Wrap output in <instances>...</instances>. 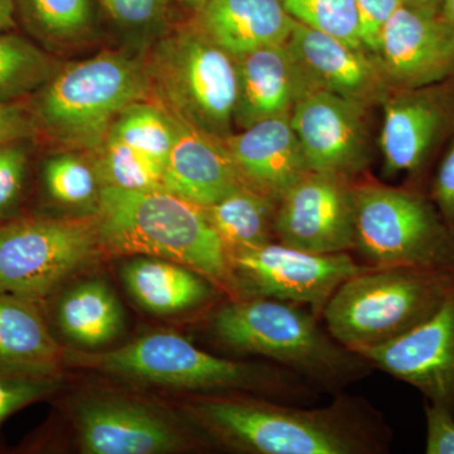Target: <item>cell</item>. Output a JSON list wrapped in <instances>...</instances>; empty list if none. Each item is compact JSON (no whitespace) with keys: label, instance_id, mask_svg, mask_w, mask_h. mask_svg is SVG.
<instances>
[{"label":"cell","instance_id":"23","mask_svg":"<svg viewBox=\"0 0 454 454\" xmlns=\"http://www.w3.org/2000/svg\"><path fill=\"white\" fill-rule=\"evenodd\" d=\"M65 354L38 303L0 294V369L59 373Z\"/></svg>","mask_w":454,"mask_h":454},{"label":"cell","instance_id":"7","mask_svg":"<svg viewBox=\"0 0 454 454\" xmlns=\"http://www.w3.org/2000/svg\"><path fill=\"white\" fill-rule=\"evenodd\" d=\"M453 282L454 270L369 267L340 284L322 321L340 345L363 355L423 324Z\"/></svg>","mask_w":454,"mask_h":454},{"label":"cell","instance_id":"38","mask_svg":"<svg viewBox=\"0 0 454 454\" xmlns=\"http://www.w3.org/2000/svg\"><path fill=\"white\" fill-rule=\"evenodd\" d=\"M428 196L454 234V139L433 176Z\"/></svg>","mask_w":454,"mask_h":454},{"label":"cell","instance_id":"27","mask_svg":"<svg viewBox=\"0 0 454 454\" xmlns=\"http://www.w3.org/2000/svg\"><path fill=\"white\" fill-rule=\"evenodd\" d=\"M42 179L47 195L57 205L97 214L104 186L91 154L73 149L57 152L44 160Z\"/></svg>","mask_w":454,"mask_h":454},{"label":"cell","instance_id":"18","mask_svg":"<svg viewBox=\"0 0 454 454\" xmlns=\"http://www.w3.org/2000/svg\"><path fill=\"white\" fill-rule=\"evenodd\" d=\"M223 143L244 184L277 201L310 170L291 115L256 122Z\"/></svg>","mask_w":454,"mask_h":454},{"label":"cell","instance_id":"24","mask_svg":"<svg viewBox=\"0 0 454 454\" xmlns=\"http://www.w3.org/2000/svg\"><path fill=\"white\" fill-rule=\"evenodd\" d=\"M62 333L77 345L98 348L124 330V309L104 280H89L66 293L57 309Z\"/></svg>","mask_w":454,"mask_h":454},{"label":"cell","instance_id":"15","mask_svg":"<svg viewBox=\"0 0 454 454\" xmlns=\"http://www.w3.org/2000/svg\"><path fill=\"white\" fill-rule=\"evenodd\" d=\"M373 369L454 413V282L438 309L393 342L361 355Z\"/></svg>","mask_w":454,"mask_h":454},{"label":"cell","instance_id":"10","mask_svg":"<svg viewBox=\"0 0 454 454\" xmlns=\"http://www.w3.org/2000/svg\"><path fill=\"white\" fill-rule=\"evenodd\" d=\"M229 260L239 297L291 301L321 321L340 284L369 268L349 253H309L278 241L229 253Z\"/></svg>","mask_w":454,"mask_h":454},{"label":"cell","instance_id":"36","mask_svg":"<svg viewBox=\"0 0 454 454\" xmlns=\"http://www.w3.org/2000/svg\"><path fill=\"white\" fill-rule=\"evenodd\" d=\"M426 453L454 454V413L446 406L424 400Z\"/></svg>","mask_w":454,"mask_h":454},{"label":"cell","instance_id":"37","mask_svg":"<svg viewBox=\"0 0 454 454\" xmlns=\"http://www.w3.org/2000/svg\"><path fill=\"white\" fill-rule=\"evenodd\" d=\"M40 136L28 98L0 104V145Z\"/></svg>","mask_w":454,"mask_h":454},{"label":"cell","instance_id":"35","mask_svg":"<svg viewBox=\"0 0 454 454\" xmlns=\"http://www.w3.org/2000/svg\"><path fill=\"white\" fill-rule=\"evenodd\" d=\"M402 5V0H356L358 35L367 51L378 55L382 29Z\"/></svg>","mask_w":454,"mask_h":454},{"label":"cell","instance_id":"32","mask_svg":"<svg viewBox=\"0 0 454 454\" xmlns=\"http://www.w3.org/2000/svg\"><path fill=\"white\" fill-rule=\"evenodd\" d=\"M101 5L121 31L148 49L168 31L172 0H100Z\"/></svg>","mask_w":454,"mask_h":454},{"label":"cell","instance_id":"41","mask_svg":"<svg viewBox=\"0 0 454 454\" xmlns=\"http://www.w3.org/2000/svg\"><path fill=\"white\" fill-rule=\"evenodd\" d=\"M175 2H177L178 4L184 5V8L190 9V11L199 13V12L205 7V4L208 0H175Z\"/></svg>","mask_w":454,"mask_h":454},{"label":"cell","instance_id":"33","mask_svg":"<svg viewBox=\"0 0 454 454\" xmlns=\"http://www.w3.org/2000/svg\"><path fill=\"white\" fill-rule=\"evenodd\" d=\"M59 373L0 369V424L59 389Z\"/></svg>","mask_w":454,"mask_h":454},{"label":"cell","instance_id":"25","mask_svg":"<svg viewBox=\"0 0 454 454\" xmlns=\"http://www.w3.org/2000/svg\"><path fill=\"white\" fill-rule=\"evenodd\" d=\"M278 201L244 186L203 207L227 254L276 241Z\"/></svg>","mask_w":454,"mask_h":454},{"label":"cell","instance_id":"14","mask_svg":"<svg viewBox=\"0 0 454 454\" xmlns=\"http://www.w3.org/2000/svg\"><path fill=\"white\" fill-rule=\"evenodd\" d=\"M367 106L315 89L295 104L293 129L313 172L354 179L369 162Z\"/></svg>","mask_w":454,"mask_h":454},{"label":"cell","instance_id":"19","mask_svg":"<svg viewBox=\"0 0 454 454\" xmlns=\"http://www.w3.org/2000/svg\"><path fill=\"white\" fill-rule=\"evenodd\" d=\"M236 64L234 125L240 129L265 119L291 115L295 104L317 89L286 43L253 51L236 59Z\"/></svg>","mask_w":454,"mask_h":454},{"label":"cell","instance_id":"22","mask_svg":"<svg viewBox=\"0 0 454 454\" xmlns=\"http://www.w3.org/2000/svg\"><path fill=\"white\" fill-rule=\"evenodd\" d=\"M121 279L133 300L154 315H177L207 304L217 286L199 271L170 260L133 256Z\"/></svg>","mask_w":454,"mask_h":454},{"label":"cell","instance_id":"6","mask_svg":"<svg viewBox=\"0 0 454 454\" xmlns=\"http://www.w3.org/2000/svg\"><path fill=\"white\" fill-rule=\"evenodd\" d=\"M142 59L152 101L175 121L221 142L234 133L236 59L196 20L169 28Z\"/></svg>","mask_w":454,"mask_h":454},{"label":"cell","instance_id":"31","mask_svg":"<svg viewBox=\"0 0 454 454\" xmlns=\"http://www.w3.org/2000/svg\"><path fill=\"white\" fill-rule=\"evenodd\" d=\"M295 22L364 47L358 35L356 0H282Z\"/></svg>","mask_w":454,"mask_h":454},{"label":"cell","instance_id":"16","mask_svg":"<svg viewBox=\"0 0 454 454\" xmlns=\"http://www.w3.org/2000/svg\"><path fill=\"white\" fill-rule=\"evenodd\" d=\"M391 89H417L454 74V26L441 12L403 4L387 20L378 55Z\"/></svg>","mask_w":454,"mask_h":454},{"label":"cell","instance_id":"1","mask_svg":"<svg viewBox=\"0 0 454 454\" xmlns=\"http://www.w3.org/2000/svg\"><path fill=\"white\" fill-rule=\"evenodd\" d=\"M187 414L206 438L244 453L387 454L394 441L382 411L345 391L319 408L260 395H202Z\"/></svg>","mask_w":454,"mask_h":454},{"label":"cell","instance_id":"28","mask_svg":"<svg viewBox=\"0 0 454 454\" xmlns=\"http://www.w3.org/2000/svg\"><path fill=\"white\" fill-rule=\"evenodd\" d=\"M55 57L35 42L13 32L0 35V104L27 100L57 68Z\"/></svg>","mask_w":454,"mask_h":454},{"label":"cell","instance_id":"26","mask_svg":"<svg viewBox=\"0 0 454 454\" xmlns=\"http://www.w3.org/2000/svg\"><path fill=\"white\" fill-rule=\"evenodd\" d=\"M14 4L17 20L47 51L73 49L91 35L92 0H14Z\"/></svg>","mask_w":454,"mask_h":454},{"label":"cell","instance_id":"5","mask_svg":"<svg viewBox=\"0 0 454 454\" xmlns=\"http://www.w3.org/2000/svg\"><path fill=\"white\" fill-rule=\"evenodd\" d=\"M28 101L40 136L94 153L118 116L152 94L142 56L106 51L59 65Z\"/></svg>","mask_w":454,"mask_h":454},{"label":"cell","instance_id":"21","mask_svg":"<svg viewBox=\"0 0 454 454\" xmlns=\"http://www.w3.org/2000/svg\"><path fill=\"white\" fill-rule=\"evenodd\" d=\"M196 22L235 59L286 43L295 25L282 0H208Z\"/></svg>","mask_w":454,"mask_h":454},{"label":"cell","instance_id":"42","mask_svg":"<svg viewBox=\"0 0 454 454\" xmlns=\"http://www.w3.org/2000/svg\"><path fill=\"white\" fill-rule=\"evenodd\" d=\"M442 13H443L444 17L454 26V0H443Z\"/></svg>","mask_w":454,"mask_h":454},{"label":"cell","instance_id":"34","mask_svg":"<svg viewBox=\"0 0 454 454\" xmlns=\"http://www.w3.org/2000/svg\"><path fill=\"white\" fill-rule=\"evenodd\" d=\"M29 140L0 145V216L16 207L26 186Z\"/></svg>","mask_w":454,"mask_h":454},{"label":"cell","instance_id":"3","mask_svg":"<svg viewBox=\"0 0 454 454\" xmlns=\"http://www.w3.org/2000/svg\"><path fill=\"white\" fill-rule=\"evenodd\" d=\"M319 321L307 307L291 301L239 297L215 313L211 331L225 348L267 358L334 395L364 380L373 367Z\"/></svg>","mask_w":454,"mask_h":454},{"label":"cell","instance_id":"30","mask_svg":"<svg viewBox=\"0 0 454 454\" xmlns=\"http://www.w3.org/2000/svg\"><path fill=\"white\" fill-rule=\"evenodd\" d=\"M90 154L94 158L104 187L129 191L166 190L162 164L121 140L107 136L100 148Z\"/></svg>","mask_w":454,"mask_h":454},{"label":"cell","instance_id":"39","mask_svg":"<svg viewBox=\"0 0 454 454\" xmlns=\"http://www.w3.org/2000/svg\"><path fill=\"white\" fill-rule=\"evenodd\" d=\"M17 26L14 0H0V35L13 31Z\"/></svg>","mask_w":454,"mask_h":454},{"label":"cell","instance_id":"9","mask_svg":"<svg viewBox=\"0 0 454 454\" xmlns=\"http://www.w3.org/2000/svg\"><path fill=\"white\" fill-rule=\"evenodd\" d=\"M103 253L95 215L2 223L0 294L40 303Z\"/></svg>","mask_w":454,"mask_h":454},{"label":"cell","instance_id":"40","mask_svg":"<svg viewBox=\"0 0 454 454\" xmlns=\"http://www.w3.org/2000/svg\"><path fill=\"white\" fill-rule=\"evenodd\" d=\"M403 4L411 8L426 9V11L441 12L443 0H402Z\"/></svg>","mask_w":454,"mask_h":454},{"label":"cell","instance_id":"8","mask_svg":"<svg viewBox=\"0 0 454 454\" xmlns=\"http://www.w3.org/2000/svg\"><path fill=\"white\" fill-rule=\"evenodd\" d=\"M355 249L372 268L454 270V234L422 188L355 182Z\"/></svg>","mask_w":454,"mask_h":454},{"label":"cell","instance_id":"4","mask_svg":"<svg viewBox=\"0 0 454 454\" xmlns=\"http://www.w3.org/2000/svg\"><path fill=\"white\" fill-rule=\"evenodd\" d=\"M65 360L131 380L202 395L250 393L310 404L321 391L297 373L265 363L215 356L175 333H153L113 351L66 352Z\"/></svg>","mask_w":454,"mask_h":454},{"label":"cell","instance_id":"13","mask_svg":"<svg viewBox=\"0 0 454 454\" xmlns=\"http://www.w3.org/2000/svg\"><path fill=\"white\" fill-rule=\"evenodd\" d=\"M82 452L162 454L207 446L205 435L182 428L151 406L121 397H98L76 411Z\"/></svg>","mask_w":454,"mask_h":454},{"label":"cell","instance_id":"17","mask_svg":"<svg viewBox=\"0 0 454 454\" xmlns=\"http://www.w3.org/2000/svg\"><path fill=\"white\" fill-rule=\"evenodd\" d=\"M286 47L317 89L367 107L384 103L394 90L380 59L365 47L352 46L300 22H295Z\"/></svg>","mask_w":454,"mask_h":454},{"label":"cell","instance_id":"11","mask_svg":"<svg viewBox=\"0 0 454 454\" xmlns=\"http://www.w3.org/2000/svg\"><path fill=\"white\" fill-rule=\"evenodd\" d=\"M382 106L385 173H406L417 181L439 146L454 136V74L422 88L394 89Z\"/></svg>","mask_w":454,"mask_h":454},{"label":"cell","instance_id":"20","mask_svg":"<svg viewBox=\"0 0 454 454\" xmlns=\"http://www.w3.org/2000/svg\"><path fill=\"white\" fill-rule=\"evenodd\" d=\"M244 186L221 140L177 121V137L164 167L167 191L207 207Z\"/></svg>","mask_w":454,"mask_h":454},{"label":"cell","instance_id":"12","mask_svg":"<svg viewBox=\"0 0 454 454\" xmlns=\"http://www.w3.org/2000/svg\"><path fill=\"white\" fill-rule=\"evenodd\" d=\"M354 179L309 170L278 201V243L316 254L355 249Z\"/></svg>","mask_w":454,"mask_h":454},{"label":"cell","instance_id":"29","mask_svg":"<svg viewBox=\"0 0 454 454\" xmlns=\"http://www.w3.org/2000/svg\"><path fill=\"white\" fill-rule=\"evenodd\" d=\"M107 136L166 167L177 137V121L154 101H140L118 116Z\"/></svg>","mask_w":454,"mask_h":454},{"label":"cell","instance_id":"2","mask_svg":"<svg viewBox=\"0 0 454 454\" xmlns=\"http://www.w3.org/2000/svg\"><path fill=\"white\" fill-rule=\"evenodd\" d=\"M95 221L104 253L170 260L239 297L225 245L201 206L166 190L104 187Z\"/></svg>","mask_w":454,"mask_h":454}]
</instances>
